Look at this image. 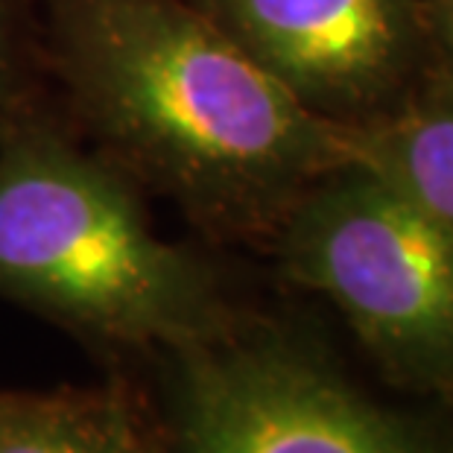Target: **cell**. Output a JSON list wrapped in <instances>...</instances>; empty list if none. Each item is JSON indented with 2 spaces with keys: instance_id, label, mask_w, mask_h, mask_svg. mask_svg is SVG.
Segmentation results:
<instances>
[{
  "instance_id": "30bf717a",
  "label": "cell",
  "mask_w": 453,
  "mask_h": 453,
  "mask_svg": "<svg viewBox=\"0 0 453 453\" xmlns=\"http://www.w3.org/2000/svg\"><path fill=\"white\" fill-rule=\"evenodd\" d=\"M132 453H167V448H158L156 445V439L152 436H147V433H138V441H134V448H132Z\"/></svg>"
},
{
  "instance_id": "3957f363",
  "label": "cell",
  "mask_w": 453,
  "mask_h": 453,
  "mask_svg": "<svg viewBox=\"0 0 453 453\" xmlns=\"http://www.w3.org/2000/svg\"><path fill=\"white\" fill-rule=\"evenodd\" d=\"M281 273L331 302L395 387L453 412V231L363 164L327 173L269 237Z\"/></svg>"
},
{
  "instance_id": "52a82bcc",
  "label": "cell",
  "mask_w": 453,
  "mask_h": 453,
  "mask_svg": "<svg viewBox=\"0 0 453 453\" xmlns=\"http://www.w3.org/2000/svg\"><path fill=\"white\" fill-rule=\"evenodd\" d=\"M138 433L120 389L0 395V453H132Z\"/></svg>"
},
{
  "instance_id": "5b68a950",
  "label": "cell",
  "mask_w": 453,
  "mask_h": 453,
  "mask_svg": "<svg viewBox=\"0 0 453 453\" xmlns=\"http://www.w3.org/2000/svg\"><path fill=\"white\" fill-rule=\"evenodd\" d=\"M298 103L365 127L433 73L427 0H185Z\"/></svg>"
},
{
  "instance_id": "7a4b0ae2",
  "label": "cell",
  "mask_w": 453,
  "mask_h": 453,
  "mask_svg": "<svg viewBox=\"0 0 453 453\" xmlns=\"http://www.w3.org/2000/svg\"><path fill=\"white\" fill-rule=\"evenodd\" d=\"M0 296L91 342L164 357L246 313L214 260L158 234L129 173L27 111L0 129Z\"/></svg>"
},
{
  "instance_id": "ba28073f",
  "label": "cell",
  "mask_w": 453,
  "mask_h": 453,
  "mask_svg": "<svg viewBox=\"0 0 453 453\" xmlns=\"http://www.w3.org/2000/svg\"><path fill=\"white\" fill-rule=\"evenodd\" d=\"M35 38V0H0V129L21 111V94Z\"/></svg>"
},
{
  "instance_id": "277c9868",
  "label": "cell",
  "mask_w": 453,
  "mask_h": 453,
  "mask_svg": "<svg viewBox=\"0 0 453 453\" xmlns=\"http://www.w3.org/2000/svg\"><path fill=\"white\" fill-rule=\"evenodd\" d=\"M167 365V453H453L450 410L374 401L296 325L243 313Z\"/></svg>"
},
{
  "instance_id": "9c48e42d",
  "label": "cell",
  "mask_w": 453,
  "mask_h": 453,
  "mask_svg": "<svg viewBox=\"0 0 453 453\" xmlns=\"http://www.w3.org/2000/svg\"><path fill=\"white\" fill-rule=\"evenodd\" d=\"M433 80L453 85V0H427Z\"/></svg>"
},
{
  "instance_id": "6da1fadb",
  "label": "cell",
  "mask_w": 453,
  "mask_h": 453,
  "mask_svg": "<svg viewBox=\"0 0 453 453\" xmlns=\"http://www.w3.org/2000/svg\"><path fill=\"white\" fill-rule=\"evenodd\" d=\"M35 38L105 158L202 234L266 240L354 129L298 103L185 0H35Z\"/></svg>"
},
{
  "instance_id": "8992f818",
  "label": "cell",
  "mask_w": 453,
  "mask_h": 453,
  "mask_svg": "<svg viewBox=\"0 0 453 453\" xmlns=\"http://www.w3.org/2000/svg\"><path fill=\"white\" fill-rule=\"evenodd\" d=\"M357 164L453 231V85L430 80L398 109L354 129Z\"/></svg>"
}]
</instances>
